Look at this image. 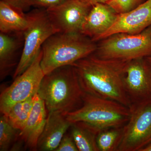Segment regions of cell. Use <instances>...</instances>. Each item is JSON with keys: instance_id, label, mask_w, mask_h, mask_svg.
Returning a JSON list of instances; mask_svg holds the SVG:
<instances>
[{"instance_id": "24", "label": "cell", "mask_w": 151, "mask_h": 151, "mask_svg": "<svg viewBox=\"0 0 151 151\" xmlns=\"http://www.w3.org/2000/svg\"><path fill=\"white\" fill-rule=\"evenodd\" d=\"M65 0H32V6L47 9L60 4Z\"/></svg>"}, {"instance_id": "12", "label": "cell", "mask_w": 151, "mask_h": 151, "mask_svg": "<svg viewBox=\"0 0 151 151\" xmlns=\"http://www.w3.org/2000/svg\"><path fill=\"white\" fill-rule=\"evenodd\" d=\"M118 15L106 3L94 5L84 20L81 33L97 42L98 38L112 26Z\"/></svg>"}, {"instance_id": "16", "label": "cell", "mask_w": 151, "mask_h": 151, "mask_svg": "<svg viewBox=\"0 0 151 151\" xmlns=\"http://www.w3.org/2000/svg\"><path fill=\"white\" fill-rule=\"evenodd\" d=\"M70 135L78 151H99L96 138L100 130L83 122L72 123Z\"/></svg>"}, {"instance_id": "9", "label": "cell", "mask_w": 151, "mask_h": 151, "mask_svg": "<svg viewBox=\"0 0 151 151\" xmlns=\"http://www.w3.org/2000/svg\"><path fill=\"white\" fill-rule=\"evenodd\" d=\"M92 7L80 0H65L46 9L57 33H81L82 25Z\"/></svg>"}, {"instance_id": "25", "label": "cell", "mask_w": 151, "mask_h": 151, "mask_svg": "<svg viewBox=\"0 0 151 151\" xmlns=\"http://www.w3.org/2000/svg\"><path fill=\"white\" fill-rule=\"evenodd\" d=\"M87 4L93 6L99 3H106L110 0H80Z\"/></svg>"}, {"instance_id": "21", "label": "cell", "mask_w": 151, "mask_h": 151, "mask_svg": "<svg viewBox=\"0 0 151 151\" xmlns=\"http://www.w3.org/2000/svg\"><path fill=\"white\" fill-rule=\"evenodd\" d=\"M147 0H110L106 3L117 14L124 13L132 11Z\"/></svg>"}, {"instance_id": "6", "label": "cell", "mask_w": 151, "mask_h": 151, "mask_svg": "<svg viewBox=\"0 0 151 151\" xmlns=\"http://www.w3.org/2000/svg\"><path fill=\"white\" fill-rule=\"evenodd\" d=\"M26 16L28 26L24 32L23 49L14 73V79L23 73L32 63L45 41L57 33L46 9L34 10L27 14Z\"/></svg>"}, {"instance_id": "27", "label": "cell", "mask_w": 151, "mask_h": 151, "mask_svg": "<svg viewBox=\"0 0 151 151\" xmlns=\"http://www.w3.org/2000/svg\"><path fill=\"white\" fill-rule=\"evenodd\" d=\"M147 62L151 67V56L145 58Z\"/></svg>"}, {"instance_id": "14", "label": "cell", "mask_w": 151, "mask_h": 151, "mask_svg": "<svg viewBox=\"0 0 151 151\" xmlns=\"http://www.w3.org/2000/svg\"><path fill=\"white\" fill-rule=\"evenodd\" d=\"M71 123L59 113H49L46 124L37 145V150L55 151Z\"/></svg>"}, {"instance_id": "1", "label": "cell", "mask_w": 151, "mask_h": 151, "mask_svg": "<svg viewBox=\"0 0 151 151\" xmlns=\"http://www.w3.org/2000/svg\"><path fill=\"white\" fill-rule=\"evenodd\" d=\"M129 61L105 59L94 53L72 64L85 93L113 100L130 108L124 86Z\"/></svg>"}, {"instance_id": "3", "label": "cell", "mask_w": 151, "mask_h": 151, "mask_svg": "<svg viewBox=\"0 0 151 151\" xmlns=\"http://www.w3.org/2000/svg\"><path fill=\"white\" fill-rule=\"evenodd\" d=\"M97 46L96 42L80 33L55 34L42 47V69L46 75L58 68L72 65L94 53Z\"/></svg>"}, {"instance_id": "11", "label": "cell", "mask_w": 151, "mask_h": 151, "mask_svg": "<svg viewBox=\"0 0 151 151\" xmlns=\"http://www.w3.org/2000/svg\"><path fill=\"white\" fill-rule=\"evenodd\" d=\"M151 26V0H147L132 11L118 14L112 26L98 38L97 42L115 34L140 33Z\"/></svg>"}, {"instance_id": "13", "label": "cell", "mask_w": 151, "mask_h": 151, "mask_svg": "<svg viewBox=\"0 0 151 151\" xmlns=\"http://www.w3.org/2000/svg\"><path fill=\"white\" fill-rule=\"evenodd\" d=\"M33 100L32 110L24 128L19 133V137L28 148L36 151L38 141L46 124L47 111L37 93L34 96Z\"/></svg>"}, {"instance_id": "15", "label": "cell", "mask_w": 151, "mask_h": 151, "mask_svg": "<svg viewBox=\"0 0 151 151\" xmlns=\"http://www.w3.org/2000/svg\"><path fill=\"white\" fill-rule=\"evenodd\" d=\"M28 26L26 14L0 1V31L6 34H23Z\"/></svg>"}, {"instance_id": "19", "label": "cell", "mask_w": 151, "mask_h": 151, "mask_svg": "<svg viewBox=\"0 0 151 151\" xmlns=\"http://www.w3.org/2000/svg\"><path fill=\"white\" fill-rule=\"evenodd\" d=\"M124 127L101 130L96 138L99 151H118L123 136Z\"/></svg>"}, {"instance_id": "4", "label": "cell", "mask_w": 151, "mask_h": 151, "mask_svg": "<svg viewBox=\"0 0 151 151\" xmlns=\"http://www.w3.org/2000/svg\"><path fill=\"white\" fill-rule=\"evenodd\" d=\"M63 115L71 124L84 122L101 131L124 127L129 120L131 112L129 108L116 101L84 92L82 106Z\"/></svg>"}, {"instance_id": "20", "label": "cell", "mask_w": 151, "mask_h": 151, "mask_svg": "<svg viewBox=\"0 0 151 151\" xmlns=\"http://www.w3.org/2000/svg\"><path fill=\"white\" fill-rule=\"evenodd\" d=\"M19 131L11 125L6 115L2 114L0 118V151L8 150L17 139Z\"/></svg>"}, {"instance_id": "2", "label": "cell", "mask_w": 151, "mask_h": 151, "mask_svg": "<svg viewBox=\"0 0 151 151\" xmlns=\"http://www.w3.org/2000/svg\"><path fill=\"white\" fill-rule=\"evenodd\" d=\"M37 94L43 100L48 113L64 114L82 106L84 92L74 67L68 65L45 75Z\"/></svg>"}, {"instance_id": "5", "label": "cell", "mask_w": 151, "mask_h": 151, "mask_svg": "<svg viewBox=\"0 0 151 151\" xmlns=\"http://www.w3.org/2000/svg\"><path fill=\"white\" fill-rule=\"evenodd\" d=\"M94 54L105 59L129 61L151 56V26L137 34L120 33L98 41Z\"/></svg>"}, {"instance_id": "8", "label": "cell", "mask_w": 151, "mask_h": 151, "mask_svg": "<svg viewBox=\"0 0 151 151\" xmlns=\"http://www.w3.org/2000/svg\"><path fill=\"white\" fill-rule=\"evenodd\" d=\"M42 57L41 49L29 67L15 78L10 86L5 89L0 95V111L6 115L15 104L23 102L37 93L45 74L41 66Z\"/></svg>"}, {"instance_id": "18", "label": "cell", "mask_w": 151, "mask_h": 151, "mask_svg": "<svg viewBox=\"0 0 151 151\" xmlns=\"http://www.w3.org/2000/svg\"><path fill=\"white\" fill-rule=\"evenodd\" d=\"M33 97L15 104L7 114L10 123L16 129L22 131L25 126L32 110Z\"/></svg>"}, {"instance_id": "17", "label": "cell", "mask_w": 151, "mask_h": 151, "mask_svg": "<svg viewBox=\"0 0 151 151\" xmlns=\"http://www.w3.org/2000/svg\"><path fill=\"white\" fill-rule=\"evenodd\" d=\"M19 45L15 37L0 33V72L1 78L5 77L14 66V60Z\"/></svg>"}, {"instance_id": "26", "label": "cell", "mask_w": 151, "mask_h": 151, "mask_svg": "<svg viewBox=\"0 0 151 151\" xmlns=\"http://www.w3.org/2000/svg\"><path fill=\"white\" fill-rule=\"evenodd\" d=\"M141 151H151V144L144 148Z\"/></svg>"}, {"instance_id": "22", "label": "cell", "mask_w": 151, "mask_h": 151, "mask_svg": "<svg viewBox=\"0 0 151 151\" xmlns=\"http://www.w3.org/2000/svg\"><path fill=\"white\" fill-rule=\"evenodd\" d=\"M78 150L70 134H65L55 151H78Z\"/></svg>"}, {"instance_id": "7", "label": "cell", "mask_w": 151, "mask_h": 151, "mask_svg": "<svg viewBox=\"0 0 151 151\" xmlns=\"http://www.w3.org/2000/svg\"><path fill=\"white\" fill-rule=\"evenodd\" d=\"M118 151H141L151 144V97L131 105Z\"/></svg>"}, {"instance_id": "23", "label": "cell", "mask_w": 151, "mask_h": 151, "mask_svg": "<svg viewBox=\"0 0 151 151\" xmlns=\"http://www.w3.org/2000/svg\"><path fill=\"white\" fill-rule=\"evenodd\" d=\"M18 9L24 12L32 6V0H1Z\"/></svg>"}, {"instance_id": "10", "label": "cell", "mask_w": 151, "mask_h": 151, "mask_svg": "<svg viewBox=\"0 0 151 151\" xmlns=\"http://www.w3.org/2000/svg\"><path fill=\"white\" fill-rule=\"evenodd\" d=\"M124 86L131 105L151 97V67L145 58L128 61Z\"/></svg>"}]
</instances>
